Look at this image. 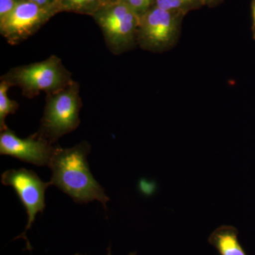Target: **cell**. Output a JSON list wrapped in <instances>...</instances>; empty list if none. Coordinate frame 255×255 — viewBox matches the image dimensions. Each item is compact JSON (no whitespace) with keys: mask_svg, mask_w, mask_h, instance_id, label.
<instances>
[{"mask_svg":"<svg viewBox=\"0 0 255 255\" xmlns=\"http://www.w3.org/2000/svg\"><path fill=\"white\" fill-rule=\"evenodd\" d=\"M91 146L87 141L70 148L55 147L48 164L52 171L50 182L75 202L85 204L97 200L107 209L110 198L94 178L87 162Z\"/></svg>","mask_w":255,"mask_h":255,"instance_id":"obj_1","label":"cell"},{"mask_svg":"<svg viewBox=\"0 0 255 255\" xmlns=\"http://www.w3.org/2000/svg\"><path fill=\"white\" fill-rule=\"evenodd\" d=\"M4 80L12 86L21 89L25 97L31 99L41 92L47 95L55 93L69 86L74 81L72 74L64 66L56 55L41 62L10 69L3 75Z\"/></svg>","mask_w":255,"mask_h":255,"instance_id":"obj_2","label":"cell"},{"mask_svg":"<svg viewBox=\"0 0 255 255\" xmlns=\"http://www.w3.org/2000/svg\"><path fill=\"white\" fill-rule=\"evenodd\" d=\"M81 107L80 85L77 82L73 81L60 91L47 95L41 127L36 133L51 144L56 142L79 127Z\"/></svg>","mask_w":255,"mask_h":255,"instance_id":"obj_3","label":"cell"},{"mask_svg":"<svg viewBox=\"0 0 255 255\" xmlns=\"http://www.w3.org/2000/svg\"><path fill=\"white\" fill-rule=\"evenodd\" d=\"M92 16L113 54H122L137 45L140 15L126 3L119 1L102 6Z\"/></svg>","mask_w":255,"mask_h":255,"instance_id":"obj_4","label":"cell"},{"mask_svg":"<svg viewBox=\"0 0 255 255\" xmlns=\"http://www.w3.org/2000/svg\"><path fill=\"white\" fill-rule=\"evenodd\" d=\"M58 12L56 1L41 6L31 0H18L14 9L0 19V33L9 44H18L34 34Z\"/></svg>","mask_w":255,"mask_h":255,"instance_id":"obj_5","label":"cell"},{"mask_svg":"<svg viewBox=\"0 0 255 255\" xmlns=\"http://www.w3.org/2000/svg\"><path fill=\"white\" fill-rule=\"evenodd\" d=\"M181 15L179 11L150 8L140 16L137 45L155 53L168 50L177 41Z\"/></svg>","mask_w":255,"mask_h":255,"instance_id":"obj_6","label":"cell"},{"mask_svg":"<svg viewBox=\"0 0 255 255\" xmlns=\"http://www.w3.org/2000/svg\"><path fill=\"white\" fill-rule=\"evenodd\" d=\"M1 182L4 186L11 187L16 191L21 204L26 210L28 223L24 232L18 236L27 241V249L31 250L26 233L34 222L38 213H43L46 207L45 193L51 182H44L34 172L25 168L9 169L1 174Z\"/></svg>","mask_w":255,"mask_h":255,"instance_id":"obj_7","label":"cell"},{"mask_svg":"<svg viewBox=\"0 0 255 255\" xmlns=\"http://www.w3.org/2000/svg\"><path fill=\"white\" fill-rule=\"evenodd\" d=\"M55 147L35 132L27 138H19L6 128L0 134V154L9 155L37 166L49 164Z\"/></svg>","mask_w":255,"mask_h":255,"instance_id":"obj_8","label":"cell"},{"mask_svg":"<svg viewBox=\"0 0 255 255\" xmlns=\"http://www.w3.org/2000/svg\"><path fill=\"white\" fill-rule=\"evenodd\" d=\"M209 241L221 255H247L238 241L237 231L230 226L216 229Z\"/></svg>","mask_w":255,"mask_h":255,"instance_id":"obj_9","label":"cell"},{"mask_svg":"<svg viewBox=\"0 0 255 255\" xmlns=\"http://www.w3.org/2000/svg\"><path fill=\"white\" fill-rule=\"evenodd\" d=\"M60 11L94 14L102 7L100 0H56Z\"/></svg>","mask_w":255,"mask_h":255,"instance_id":"obj_10","label":"cell"},{"mask_svg":"<svg viewBox=\"0 0 255 255\" xmlns=\"http://www.w3.org/2000/svg\"><path fill=\"white\" fill-rule=\"evenodd\" d=\"M11 85L4 80L0 83V130L2 131L8 128L5 124V119L9 114H14L19 105L16 101L10 100L7 92Z\"/></svg>","mask_w":255,"mask_h":255,"instance_id":"obj_11","label":"cell"},{"mask_svg":"<svg viewBox=\"0 0 255 255\" xmlns=\"http://www.w3.org/2000/svg\"><path fill=\"white\" fill-rule=\"evenodd\" d=\"M196 0H155V6L159 9L182 12L195 4Z\"/></svg>","mask_w":255,"mask_h":255,"instance_id":"obj_12","label":"cell"},{"mask_svg":"<svg viewBox=\"0 0 255 255\" xmlns=\"http://www.w3.org/2000/svg\"><path fill=\"white\" fill-rule=\"evenodd\" d=\"M119 1L126 3L135 12L141 16L150 9L151 4L155 1V0H119Z\"/></svg>","mask_w":255,"mask_h":255,"instance_id":"obj_13","label":"cell"},{"mask_svg":"<svg viewBox=\"0 0 255 255\" xmlns=\"http://www.w3.org/2000/svg\"><path fill=\"white\" fill-rule=\"evenodd\" d=\"M18 0H0V19H2L14 9Z\"/></svg>","mask_w":255,"mask_h":255,"instance_id":"obj_14","label":"cell"},{"mask_svg":"<svg viewBox=\"0 0 255 255\" xmlns=\"http://www.w3.org/2000/svg\"><path fill=\"white\" fill-rule=\"evenodd\" d=\"M252 12H253V36L255 40V0H253L252 4Z\"/></svg>","mask_w":255,"mask_h":255,"instance_id":"obj_15","label":"cell"},{"mask_svg":"<svg viewBox=\"0 0 255 255\" xmlns=\"http://www.w3.org/2000/svg\"><path fill=\"white\" fill-rule=\"evenodd\" d=\"M31 1L36 3V4L41 5V6H45V5L53 4L56 0H31Z\"/></svg>","mask_w":255,"mask_h":255,"instance_id":"obj_16","label":"cell"},{"mask_svg":"<svg viewBox=\"0 0 255 255\" xmlns=\"http://www.w3.org/2000/svg\"><path fill=\"white\" fill-rule=\"evenodd\" d=\"M102 6H106L110 4H113V3L117 2L119 0H100Z\"/></svg>","mask_w":255,"mask_h":255,"instance_id":"obj_17","label":"cell"},{"mask_svg":"<svg viewBox=\"0 0 255 255\" xmlns=\"http://www.w3.org/2000/svg\"><path fill=\"white\" fill-rule=\"evenodd\" d=\"M112 255V254H111L110 250H109L108 255ZM129 255H135V253H131V254H130Z\"/></svg>","mask_w":255,"mask_h":255,"instance_id":"obj_18","label":"cell"}]
</instances>
